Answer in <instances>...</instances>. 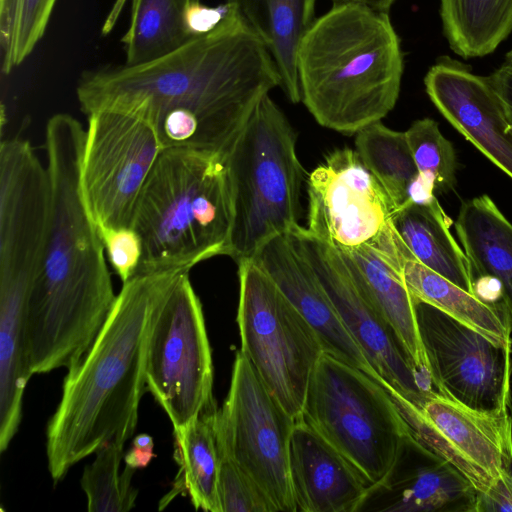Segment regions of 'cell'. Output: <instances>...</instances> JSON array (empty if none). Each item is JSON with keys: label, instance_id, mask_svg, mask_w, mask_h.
I'll list each match as a JSON object with an SVG mask.
<instances>
[{"label": "cell", "instance_id": "6da1fadb", "mask_svg": "<svg viewBox=\"0 0 512 512\" xmlns=\"http://www.w3.org/2000/svg\"><path fill=\"white\" fill-rule=\"evenodd\" d=\"M281 87L276 63L237 9L213 31L139 65H105L81 74L82 112L134 110L153 126L162 149L226 157L258 102Z\"/></svg>", "mask_w": 512, "mask_h": 512}, {"label": "cell", "instance_id": "7a4b0ae2", "mask_svg": "<svg viewBox=\"0 0 512 512\" xmlns=\"http://www.w3.org/2000/svg\"><path fill=\"white\" fill-rule=\"evenodd\" d=\"M86 130L67 113L45 129L50 219L45 255L28 304L32 374L70 370L92 346L116 299L100 233L83 202Z\"/></svg>", "mask_w": 512, "mask_h": 512}, {"label": "cell", "instance_id": "3957f363", "mask_svg": "<svg viewBox=\"0 0 512 512\" xmlns=\"http://www.w3.org/2000/svg\"><path fill=\"white\" fill-rule=\"evenodd\" d=\"M185 270L135 274L123 283L104 326L83 359L68 370L47 425L53 481L109 442H125L138 421L146 383L148 338L155 313Z\"/></svg>", "mask_w": 512, "mask_h": 512}, {"label": "cell", "instance_id": "277c9868", "mask_svg": "<svg viewBox=\"0 0 512 512\" xmlns=\"http://www.w3.org/2000/svg\"><path fill=\"white\" fill-rule=\"evenodd\" d=\"M297 69L301 101L321 126L351 135L380 121L397 102L404 69L388 12L333 4L303 37Z\"/></svg>", "mask_w": 512, "mask_h": 512}, {"label": "cell", "instance_id": "5b68a950", "mask_svg": "<svg viewBox=\"0 0 512 512\" xmlns=\"http://www.w3.org/2000/svg\"><path fill=\"white\" fill-rule=\"evenodd\" d=\"M233 222L226 157L185 149H163L142 189L133 229L140 237L138 273L190 271L228 255Z\"/></svg>", "mask_w": 512, "mask_h": 512}, {"label": "cell", "instance_id": "8992f818", "mask_svg": "<svg viewBox=\"0 0 512 512\" xmlns=\"http://www.w3.org/2000/svg\"><path fill=\"white\" fill-rule=\"evenodd\" d=\"M226 163L233 205L228 256L238 264L299 225L304 170L296 135L269 94L252 111Z\"/></svg>", "mask_w": 512, "mask_h": 512}, {"label": "cell", "instance_id": "52a82bcc", "mask_svg": "<svg viewBox=\"0 0 512 512\" xmlns=\"http://www.w3.org/2000/svg\"><path fill=\"white\" fill-rule=\"evenodd\" d=\"M299 418L344 455L370 486L388 473L410 432L376 378L324 352L311 374Z\"/></svg>", "mask_w": 512, "mask_h": 512}, {"label": "cell", "instance_id": "ba28073f", "mask_svg": "<svg viewBox=\"0 0 512 512\" xmlns=\"http://www.w3.org/2000/svg\"><path fill=\"white\" fill-rule=\"evenodd\" d=\"M237 324L241 351L282 408L303 411L313 369L323 353L318 335L253 260L238 263Z\"/></svg>", "mask_w": 512, "mask_h": 512}, {"label": "cell", "instance_id": "9c48e42d", "mask_svg": "<svg viewBox=\"0 0 512 512\" xmlns=\"http://www.w3.org/2000/svg\"><path fill=\"white\" fill-rule=\"evenodd\" d=\"M80 190L97 229L133 228L142 189L162 149L139 112L105 108L89 115Z\"/></svg>", "mask_w": 512, "mask_h": 512}, {"label": "cell", "instance_id": "30bf717a", "mask_svg": "<svg viewBox=\"0 0 512 512\" xmlns=\"http://www.w3.org/2000/svg\"><path fill=\"white\" fill-rule=\"evenodd\" d=\"M146 383L173 430L215 402L211 348L189 271L179 276L155 313L148 338Z\"/></svg>", "mask_w": 512, "mask_h": 512}, {"label": "cell", "instance_id": "8fae6325", "mask_svg": "<svg viewBox=\"0 0 512 512\" xmlns=\"http://www.w3.org/2000/svg\"><path fill=\"white\" fill-rule=\"evenodd\" d=\"M294 424L240 350L228 395L216 415L218 445L255 481L276 511L297 512L289 471Z\"/></svg>", "mask_w": 512, "mask_h": 512}, {"label": "cell", "instance_id": "7c38bea8", "mask_svg": "<svg viewBox=\"0 0 512 512\" xmlns=\"http://www.w3.org/2000/svg\"><path fill=\"white\" fill-rule=\"evenodd\" d=\"M412 434L456 468L477 492L512 468L509 407L481 411L432 391L420 405L388 392Z\"/></svg>", "mask_w": 512, "mask_h": 512}, {"label": "cell", "instance_id": "4fadbf2b", "mask_svg": "<svg viewBox=\"0 0 512 512\" xmlns=\"http://www.w3.org/2000/svg\"><path fill=\"white\" fill-rule=\"evenodd\" d=\"M434 390L468 407L510 405L512 344H497L438 308L415 300Z\"/></svg>", "mask_w": 512, "mask_h": 512}, {"label": "cell", "instance_id": "5bb4252c", "mask_svg": "<svg viewBox=\"0 0 512 512\" xmlns=\"http://www.w3.org/2000/svg\"><path fill=\"white\" fill-rule=\"evenodd\" d=\"M287 234L312 266L377 380L388 392L420 405L434 390L421 380L392 328L363 295L338 249L300 225Z\"/></svg>", "mask_w": 512, "mask_h": 512}, {"label": "cell", "instance_id": "9a60e30c", "mask_svg": "<svg viewBox=\"0 0 512 512\" xmlns=\"http://www.w3.org/2000/svg\"><path fill=\"white\" fill-rule=\"evenodd\" d=\"M307 190V229L337 249L372 243L392 224L394 205L355 150L327 155Z\"/></svg>", "mask_w": 512, "mask_h": 512}, {"label": "cell", "instance_id": "2e32d148", "mask_svg": "<svg viewBox=\"0 0 512 512\" xmlns=\"http://www.w3.org/2000/svg\"><path fill=\"white\" fill-rule=\"evenodd\" d=\"M477 491L450 463L410 431L388 473L357 512H474Z\"/></svg>", "mask_w": 512, "mask_h": 512}, {"label": "cell", "instance_id": "e0dca14e", "mask_svg": "<svg viewBox=\"0 0 512 512\" xmlns=\"http://www.w3.org/2000/svg\"><path fill=\"white\" fill-rule=\"evenodd\" d=\"M424 84L440 113L512 178V125L487 77L443 58L429 69Z\"/></svg>", "mask_w": 512, "mask_h": 512}, {"label": "cell", "instance_id": "ac0fdd59", "mask_svg": "<svg viewBox=\"0 0 512 512\" xmlns=\"http://www.w3.org/2000/svg\"><path fill=\"white\" fill-rule=\"evenodd\" d=\"M251 259L270 276L312 326L324 353L378 379L312 266L295 248L287 233L267 241Z\"/></svg>", "mask_w": 512, "mask_h": 512}, {"label": "cell", "instance_id": "d6986e66", "mask_svg": "<svg viewBox=\"0 0 512 512\" xmlns=\"http://www.w3.org/2000/svg\"><path fill=\"white\" fill-rule=\"evenodd\" d=\"M289 471L297 512H357L371 487L356 467L302 418L295 420Z\"/></svg>", "mask_w": 512, "mask_h": 512}, {"label": "cell", "instance_id": "ffe728a7", "mask_svg": "<svg viewBox=\"0 0 512 512\" xmlns=\"http://www.w3.org/2000/svg\"><path fill=\"white\" fill-rule=\"evenodd\" d=\"M338 251L363 295L394 331L421 380L434 389L414 298L401 273L371 244Z\"/></svg>", "mask_w": 512, "mask_h": 512}, {"label": "cell", "instance_id": "44dd1931", "mask_svg": "<svg viewBox=\"0 0 512 512\" xmlns=\"http://www.w3.org/2000/svg\"><path fill=\"white\" fill-rule=\"evenodd\" d=\"M262 40L274 59L281 88L292 103L301 101L297 55L314 22L316 0H226Z\"/></svg>", "mask_w": 512, "mask_h": 512}, {"label": "cell", "instance_id": "7402d4cb", "mask_svg": "<svg viewBox=\"0 0 512 512\" xmlns=\"http://www.w3.org/2000/svg\"><path fill=\"white\" fill-rule=\"evenodd\" d=\"M456 230L470 265L471 279L492 276L512 326V224L493 200L482 195L461 206Z\"/></svg>", "mask_w": 512, "mask_h": 512}, {"label": "cell", "instance_id": "603a6c76", "mask_svg": "<svg viewBox=\"0 0 512 512\" xmlns=\"http://www.w3.org/2000/svg\"><path fill=\"white\" fill-rule=\"evenodd\" d=\"M392 224L418 262L473 294L468 258L454 239L451 219L437 199L395 210Z\"/></svg>", "mask_w": 512, "mask_h": 512}, {"label": "cell", "instance_id": "cb8c5ba5", "mask_svg": "<svg viewBox=\"0 0 512 512\" xmlns=\"http://www.w3.org/2000/svg\"><path fill=\"white\" fill-rule=\"evenodd\" d=\"M400 271L415 300L428 303L497 344H512L503 306L487 303L418 262L405 246Z\"/></svg>", "mask_w": 512, "mask_h": 512}, {"label": "cell", "instance_id": "d4e9b609", "mask_svg": "<svg viewBox=\"0 0 512 512\" xmlns=\"http://www.w3.org/2000/svg\"><path fill=\"white\" fill-rule=\"evenodd\" d=\"M215 402L189 423L174 429L175 460L182 484L195 509L222 512L218 482L220 450L216 432Z\"/></svg>", "mask_w": 512, "mask_h": 512}, {"label": "cell", "instance_id": "484cf974", "mask_svg": "<svg viewBox=\"0 0 512 512\" xmlns=\"http://www.w3.org/2000/svg\"><path fill=\"white\" fill-rule=\"evenodd\" d=\"M440 16L456 54L483 57L512 31V0H440Z\"/></svg>", "mask_w": 512, "mask_h": 512}, {"label": "cell", "instance_id": "4316f807", "mask_svg": "<svg viewBox=\"0 0 512 512\" xmlns=\"http://www.w3.org/2000/svg\"><path fill=\"white\" fill-rule=\"evenodd\" d=\"M189 4L190 0H132L129 26L121 39L124 64L153 61L188 42L184 15Z\"/></svg>", "mask_w": 512, "mask_h": 512}, {"label": "cell", "instance_id": "83f0119b", "mask_svg": "<svg viewBox=\"0 0 512 512\" xmlns=\"http://www.w3.org/2000/svg\"><path fill=\"white\" fill-rule=\"evenodd\" d=\"M355 151L390 197L395 210L407 202V192L418 174L405 132L380 121L356 133Z\"/></svg>", "mask_w": 512, "mask_h": 512}, {"label": "cell", "instance_id": "f1b7e54d", "mask_svg": "<svg viewBox=\"0 0 512 512\" xmlns=\"http://www.w3.org/2000/svg\"><path fill=\"white\" fill-rule=\"evenodd\" d=\"M57 0H0L1 69L9 74L46 32Z\"/></svg>", "mask_w": 512, "mask_h": 512}, {"label": "cell", "instance_id": "f546056e", "mask_svg": "<svg viewBox=\"0 0 512 512\" xmlns=\"http://www.w3.org/2000/svg\"><path fill=\"white\" fill-rule=\"evenodd\" d=\"M123 447L118 442L105 444L84 468L80 484L89 512H126L135 506L138 492L131 484L135 470L125 466L120 472Z\"/></svg>", "mask_w": 512, "mask_h": 512}, {"label": "cell", "instance_id": "4dcf8cb0", "mask_svg": "<svg viewBox=\"0 0 512 512\" xmlns=\"http://www.w3.org/2000/svg\"><path fill=\"white\" fill-rule=\"evenodd\" d=\"M418 172L429 179L435 192H448L456 183L454 148L439 130L436 121L424 118L405 132Z\"/></svg>", "mask_w": 512, "mask_h": 512}, {"label": "cell", "instance_id": "1f68e13d", "mask_svg": "<svg viewBox=\"0 0 512 512\" xmlns=\"http://www.w3.org/2000/svg\"><path fill=\"white\" fill-rule=\"evenodd\" d=\"M220 456L218 491L222 512H276L255 481L228 454L220 450Z\"/></svg>", "mask_w": 512, "mask_h": 512}, {"label": "cell", "instance_id": "d6a6232c", "mask_svg": "<svg viewBox=\"0 0 512 512\" xmlns=\"http://www.w3.org/2000/svg\"><path fill=\"white\" fill-rule=\"evenodd\" d=\"M98 231L114 271L123 283L128 281L136 274L142 256L139 235L133 228Z\"/></svg>", "mask_w": 512, "mask_h": 512}, {"label": "cell", "instance_id": "836d02e7", "mask_svg": "<svg viewBox=\"0 0 512 512\" xmlns=\"http://www.w3.org/2000/svg\"><path fill=\"white\" fill-rule=\"evenodd\" d=\"M234 5L225 2L218 6H207L201 2L189 4L185 8V27L190 39L215 30L232 12Z\"/></svg>", "mask_w": 512, "mask_h": 512}, {"label": "cell", "instance_id": "e575fe53", "mask_svg": "<svg viewBox=\"0 0 512 512\" xmlns=\"http://www.w3.org/2000/svg\"><path fill=\"white\" fill-rule=\"evenodd\" d=\"M474 512H512V472L502 473L491 486L476 493Z\"/></svg>", "mask_w": 512, "mask_h": 512}, {"label": "cell", "instance_id": "d590c367", "mask_svg": "<svg viewBox=\"0 0 512 512\" xmlns=\"http://www.w3.org/2000/svg\"><path fill=\"white\" fill-rule=\"evenodd\" d=\"M487 79L501 98L512 125V60H506Z\"/></svg>", "mask_w": 512, "mask_h": 512}, {"label": "cell", "instance_id": "8d00e7d4", "mask_svg": "<svg viewBox=\"0 0 512 512\" xmlns=\"http://www.w3.org/2000/svg\"><path fill=\"white\" fill-rule=\"evenodd\" d=\"M153 448L154 441L150 435H137L124 456L125 466L133 470L146 467L154 457Z\"/></svg>", "mask_w": 512, "mask_h": 512}, {"label": "cell", "instance_id": "74e56055", "mask_svg": "<svg viewBox=\"0 0 512 512\" xmlns=\"http://www.w3.org/2000/svg\"><path fill=\"white\" fill-rule=\"evenodd\" d=\"M333 4L339 3H358L370 8L388 12L391 6L394 4L396 0H330Z\"/></svg>", "mask_w": 512, "mask_h": 512}, {"label": "cell", "instance_id": "f35d334b", "mask_svg": "<svg viewBox=\"0 0 512 512\" xmlns=\"http://www.w3.org/2000/svg\"><path fill=\"white\" fill-rule=\"evenodd\" d=\"M506 60H512V49L507 53Z\"/></svg>", "mask_w": 512, "mask_h": 512}]
</instances>
